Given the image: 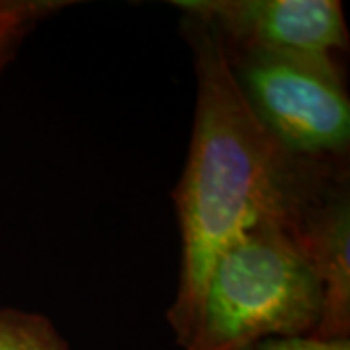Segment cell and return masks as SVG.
Segmentation results:
<instances>
[{
    "instance_id": "obj_6",
    "label": "cell",
    "mask_w": 350,
    "mask_h": 350,
    "mask_svg": "<svg viewBox=\"0 0 350 350\" xmlns=\"http://www.w3.org/2000/svg\"><path fill=\"white\" fill-rule=\"evenodd\" d=\"M75 2L66 0H0V76L22 49L24 41L45 20Z\"/></svg>"
},
{
    "instance_id": "obj_7",
    "label": "cell",
    "mask_w": 350,
    "mask_h": 350,
    "mask_svg": "<svg viewBox=\"0 0 350 350\" xmlns=\"http://www.w3.org/2000/svg\"><path fill=\"white\" fill-rule=\"evenodd\" d=\"M0 350H70V347L49 317L2 306Z\"/></svg>"
},
{
    "instance_id": "obj_8",
    "label": "cell",
    "mask_w": 350,
    "mask_h": 350,
    "mask_svg": "<svg viewBox=\"0 0 350 350\" xmlns=\"http://www.w3.org/2000/svg\"><path fill=\"white\" fill-rule=\"evenodd\" d=\"M250 350H350V338L308 337L271 338Z\"/></svg>"
},
{
    "instance_id": "obj_3",
    "label": "cell",
    "mask_w": 350,
    "mask_h": 350,
    "mask_svg": "<svg viewBox=\"0 0 350 350\" xmlns=\"http://www.w3.org/2000/svg\"><path fill=\"white\" fill-rule=\"evenodd\" d=\"M224 49L251 111L284 150L313 165L349 167L350 98L337 59Z\"/></svg>"
},
{
    "instance_id": "obj_4",
    "label": "cell",
    "mask_w": 350,
    "mask_h": 350,
    "mask_svg": "<svg viewBox=\"0 0 350 350\" xmlns=\"http://www.w3.org/2000/svg\"><path fill=\"white\" fill-rule=\"evenodd\" d=\"M204 16L226 47L300 59H337L349 47L338 0H175Z\"/></svg>"
},
{
    "instance_id": "obj_1",
    "label": "cell",
    "mask_w": 350,
    "mask_h": 350,
    "mask_svg": "<svg viewBox=\"0 0 350 350\" xmlns=\"http://www.w3.org/2000/svg\"><path fill=\"white\" fill-rule=\"evenodd\" d=\"M181 12L197 100L187 162L172 193L181 236L179 282L167 310L175 338L230 241L261 222L296 230L315 195L349 170L301 162L284 150L251 111L216 27L200 14Z\"/></svg>"
},
{
    "instance_id": "obj_5",
    "label": "cell",
    "mask_w": 350,
    "mask_h": 350,
    "mask_svg": "<svg viewBox=\"0 0 350 350\" xmlns=\"http://www.w3.org/2000/svg\"><path fill=\"white\" fill-rule=\"evenodd\" d=\"M349 177H337L304 211L296 234L323 288V317L313 337L350 338Z\"/></svg>"
},
{
    "instance_id": "obj_2",
    "label": "cell",
    "mask_w": 350,
    "mask_h": 350,
    "mask_svg": "<svg viewBox=\"0 0 350 350\" xmlns=\"http://www.w3.org/2000/svg\"><path fill=\"white\" fill-rule=\"evenodd\" d=\"M323 288L298 234L261 222L218 253L185 331L183 350H250L271 338L315 335Z\"/></svg>"
}]
</instances>
